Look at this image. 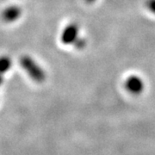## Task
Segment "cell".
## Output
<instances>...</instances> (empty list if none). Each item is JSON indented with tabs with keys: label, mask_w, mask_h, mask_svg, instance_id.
<instances>
[{
	"label": "cell",
	"mask_w": 155,
	"mask_h": 155,
	"mask_svg": "<svg viewBox=\"0 0 155 155\" xmlns=\"http://www.w3.org/2000/svg\"><path fill=\"white\" fill-rule=\"evenodd\" d=\"M78 27L75 23H71L67 25L61 34V41L65 45H70L75 43L78 40Z\"/></svg>",
	"instance_id": "obj_4"
},
{
	"label": "cell",
	"mask_w": 155,
	"mask_h": 155,
	"mask_svg": "<svg viewBox=\"0 0 155 155\" xmlns=\"http://www.w3.org/2000/svg\"><path fill=\"white\" fill-rule=\"evenodd\" d=\"M12 61L9 56H1L0 57V86L4 81L6 72L11 69Z\"/></svg>",
	"instance_id": "obj_5"
},
{
	"label": "cell",
	"mask_w": 155,
	"mask_h": 155,
	"mask_svg": "<svg viewBox=\"0 0 155 155\" xmlns=\"http://www.w3.org/2000/svg\"><path fill=\"white\" fill-rule=\"evenodd\" d=\"M86 2H88V3H93V2H95L96 0H85Z\"/></svg>",
	"instance_id": "obj_7"
},
{
	"label": "cell",
	"mask_w": 155,
	"mask_h": 155,
	"mask_svg": "<svg viewBox=\"0 0 155 155\" xmlns=\"http://www.w3.org/2000/svg\"><path fill=\"white\" fill-rule=\"evenodd\" d=\"M147 7L151 12L155 14V0H147Z\"/></svg>",
	"instance_id": "obj_6"
},
{
	"label": "cell",
	"mask_w": 155,
	"mask_h": 155,
	"mask_svg": "<svg viewBox=\"0 0 155 155\" xmlns=\"http://www.w3.org/2000/svg\"><path fill=\"white\" fill-rule=\"evenodd\" d=\"M125 89L133 95L140 94L144 90L143 80L138 76H130L125 81Z\"/></svg>",
	"instance_id": "obj_3"
},
{
	"label": "cell",
	"mask_w": 155,
	"mask_h": 155,
	"mask_svg": "<svg viewBox=\"0 0 155 155\" xmlns=\"http://www.w3.org/2000/svg\"><path fill=\"white\" fill-rule=\"evenodd\" d=\"M22 10L18 5H10L6 7L1 13V19L6 23L17 22L22 17Z\"/></svg>",
	"instance_id": "obj_2"
},
{
	"label": "cell",
	"mask_w": 155,
	"mask_h": 155,
	"mask_svg": "<svg viewBox=\"0 0 155 155\" xmlns=\"http://www.w3.org/2000/svg\"><path fill=\"white\" fill-rule=\"evenodd\" d=\"M20 65L22 69L27 72L29 78L38 84L43 83L46 79V72L43 68L39 65L32 57L22 55L20 58Z\"/></svg>",
	"instance_id": "obj_1"
}]
</instances>
